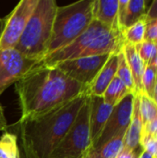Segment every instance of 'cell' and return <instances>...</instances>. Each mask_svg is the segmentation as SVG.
I'll return each mask as SVG.
<instances>
[{"mask_svg":"<svg viewBox=\"0 0 157 158\" xmlns=\"http://www.w3.org/2000/svg\"><path fill=\"white\" fill-rule=\"evenodd\" d=\"M140 99V110L143 119V126L157 118V104L155 100L144 93L138 94Z\"/></svg>","mask_w":157,"mask_h":158,"instance_id":"obj_21","label":"cell"},{"mask_svg":"<svg viewBox=\"0 0 157 158\" xmlns=\"http://www.w3.org/2000/svg\"><path fill=\"white\" fill-rule=\"evenodd\" d=\"M134 97L135 94H129L122 101L113 107L111 115L100 137L93 145L92 149H96L102 146L115 137L125 136L131 121Z\"/></svg>","mask_w":157,"mask_h":158,"instance_id":"obj_10","label":"cell"},{"mask_svg":"<svg viewBox=\"0 0 157 158\" xmlns=\"http://www.w3.org/2000/svg\"><path fill=\"white\" fill-rule=\"evenodd\" d=\"M7 121L6 118L5 117V113H4V109L2 107V106L0 105V131H4L7 128Z\"/></svg>","mask_w":157,"mask_h":158,"instance_id":"obj_31","label":"cell"},{"mask_svg":"<svg viewBox=\"0 0 157 158\" xmlns=\"http://www.w3.org/2000/svg\"><path fill=\"white\" fill-rule=\"evenodd\" d=\"M15 85L21 112L19 120L39 117L81 94H87L85 86L56 67L43 62L29 70Z\"/></svg>","mask_w":157,"mask_h":158,"instance_id":"obj_1","label":"cell"},{"mask_svg":"<svg viewBox=\"0 0 157 158\" xmlns=\"http://www.w3.org/2000/svg\"><path fill=\"white\" fill-rule=\"evenodd\" d=\"M111 55V54H110ZM110 55L93 56L66 60L54 64L68 77L88 88L102 69Z\"/></svg>","mask_w":157,"mask_h":158,"instance_id":"obj_9","label":"cell"},{"mask_svg":"<svg viewBox=\"0 0 157 158\" xmlns=\"http://www.w3.org/2000/svg\"><path fill=\"white\" fill-rule=\"evenodd\" d=\"M92 145L88 95L70 130L48 158H86Z\"/></svg>","mask_w":157,"mask_h":158,"instance_id":"obj_6","label":"cell"},{"mask_svg":"<svg viewBox=\"0 0 157 158\" xmlns=\"http://www.w3.org/2000/svg\"><path fill=\"white\" fill-rule=\"evenodd\" d=\"M145 26H146V20L144 17L143 19L139 20L134 25L124 30L122 33L125 43H129L134 45H138L142 44L144 41Z\"/></svg>","mask_w":157,"mask_h":158,"instance_id":"obj_22","label":"cell"},{"mask_svg":"<svg viewBox=\"0 0 157 158\" xmlns=\"http://www.w3.org/2000/svg\"><path fill=\"white\" fill-rule=\"evenodd\" d=\"M139 158H153L147 152H145V151H143V153H142V155L140 156V157Z\"/></svg>","mask_w":157,"mask_h":158,"instance_id":"obj_33","label":"cell"},{"mask_svg":"<svg viewBox=\"0 0 157 158\" xmlns=\"http://www.w3.org/2000/svg\"><path fill=\"white\" fill-rule=\"evenodd\" d=\"M20 145H21V151H20L19 158H39L35 154V152L32 150L30 143L22 137H20Z\"/></svg>","mask_w":157,"mask_h":158,"instance_id":"obj_27","label":"cell"},{"mask_svg":"<svg viewBox=\"0 0 157 158\" xmlns=\"http://www.w3.org/2000/svg\"><path fill=\"white\" fill-rule=\"evenodd\" d=\"M93 0H81L57 6L46 56L75 41L91 24Z\"/></svg>","mask_w":157,"mask_h":158,"instance_id":"obj_5","label":"cell"},{"mask_svg":"<svg viewBox=\"0 0 157 158\" xmlns=\"http://www.w3.org/2000/svg\"><path fill=\"white\" fill-rule=\"evenodd\" d=\"M141 144L143 151L147 152L153 158H157V137H143Z\"/></svg>","mask_w":157,"mask_h":158,"instance_id":"obj_25","label":"cell"},{"mask_svg":"<svg viewBox=\"0 0 157 158\" xmlns=\"http://www.w3.org/2000/svg\"><path fill=\"white\" fill-rule=\"evenodd\" d=\"M38 1L21 0L6 16L5 29L0 40V50L16 47Z\"/></svg>","mask_w":157,"mask_h":158,"instance_id":"obj_8","label":"cell"},{"mask_svg":"<svg viewBox=\"0 0 157 158\" xmlns=\"http://www.w3.org/2000/svg\"><path fill=\"white\" fill-rule=\"evenodd\" d=\"M157 137V118L146 125L143 126L142 138L143 137Z\"/></svg>","mask_w":157,"mask_h":158,"instance_id":"obj_28","label":"cell"},{"mask_svg":"<svg viewBox=\"0 0 157 158\" xmlns=\"http://www.w3.org/2000/svg\"><path fill=\"white\" fill-rule=\"evenodd\" d=\"M122 52L125 56L126 61L130 69V71L132 73L133 81L135 83V88L137 94L143 93V83L142 79L144 71V65L143 63V60L141 59V56L138 53L137 46L129 43H125L122 47Z\"/></svg>","mask_w":157,"mask_h":158,"instance_id":"obj_16","label":"cell"},{"mask_svg":"<svg viewBox=\"0 0 157 158\" xmlns=\"http://www.w3.org/2000/svg\"><path fill=\"white\" fill-rule=\"evenodd\" d=\"M124 137H115L102 146L92 149L86 158H116L124 147Z\"/></svg>","mask_w":157,"mask_h":158,"instance_id":"obj_17","label":"cell"},{"mask_svg":"<svg viewBox=\"0 0 157 158\" xmlns=\"http://www.w3.org/2000/svg\"><path fill=\"white\" fill-rule=\"evenodd\" d=\"M57 6L55 0H39L15 49L30 59L43 62L47 54Z\"/></svg>","mask_w":157,"mask_h":158,"instance_id":"obj_4","label":"cell"},{"mask_svg":"<svg viewBox=\"0 0 157 158\" xmlns=\"http://www.w3.org/2000/svg\"><path fill=\"white\" fill-rule=\"evenodd\" d=\"M118 14V0H93V19L110 28L119 29Z\"/></svg>","mask_w":157,"mask_h":158,"instance_id":"obj_15","label":"cell"},{"mask_svg":"<svg viewBox=\"0 0 157 158\" xmlns=\"http://www.w3.org/2000/svg\"><path fill=\"white\" fill-rule=\"evenodd\" d=\"M143 152V147H140L135 150H131V149L123 147L121 152L118 155V156L116 158H139Z\"/></svg>","mask_w":157,"mask_h":158,"instance_id":"obj_29","label":"cell"},{"mask_svg":"<svg viewBox=\"0 0 157 158\" xmlns=\"http://www.w3.org/2000/svg\"><path fill=\"white\" fill-rule=\"evenodd\" d=\"M6 21V16L4 17V18L0 17V40H1V37H2V34H3V31H4V29H5Z\"/></svg>","mask_w":157,"mask_h":158,"instance_id":"obj_32","label":"cell"},{"mask_svg":"<svg viewBox=\"0 0 157 158\" xmlns=\"http://www.w3.org/2000/svg\"><path fill=\"white\" fill-rule=\"evenodd\" d=\"M154 100H155V102L157 104V95H155V96L154 97Z\"/></svg>","mask_w":157,"mask_h":158,"instance_id":"obj_35","label":"cell"},{"mask_svg":"<svg viewBox=\"0 0 157 158\" xmlns=\"http://www.w3.org/2000/svg\"><path fill=\"white\" fill-rule=\"evenodd\" d=\"M147 4L144 0H118V22L122 32L145 17L149 9Z\"/></svg>","mask_w":157,"mask_h":158,"instance_id":"obj_12","label":"cell"},{"mask_svg":"<svg viewBox=\"0 0 157 158\" xmlns=\"http://www.w3.org/2000/svg\"><path fill=\"white\" fill-rule=\"evenodd\" d=\"M20 151L18 137L10 132H4L0 138V158H19Z\"/></svg>","mask_w":157,"mask_h":158,"instance_id":"obj_19","label":"cell"},{"mask_svg":"<svg viewBox=\"0 0 157 158\" xmlns=\"http://www.w3.org/2000/svg\"><path fill=\"white\" fill-rule=\"evenodd\" d=\"M125 44L119 29L110 28L93 19L88 28L71 44L47 56L43 64L54 65L58 62L93 56L118 54Z\"/></svg>","mask_w":157,"mask_h":158,"instance_id":"obj_3","label":"cell"},{"mask_svg":"<svg viewBox=\"0 0 157 158\" xmlns=\"http://www.w3.org/2000/svg\"><path fill=\"white\" fill-rule=\"evenodd\" d=\"M112 110L113 106L105 104L103 97L90 96V131L93 145L100 137Z\"/></svg>","mask_w":157,"mask_h":158,"instance_id":"obj_11","label":"cell"},{"mask_svg":"<svg viewBox=\"0 0 157 158\" xmlns=\"http://www.w3.org/2000/svg\"><path fill=\"white\" fill-rule=\"evenodd\" d=\"M157 82V67L155 64L146 66L144 68L142 83L143 90L145 94L154 99L155 96V89Z\"/></svg>","mask_w":157,"mask_h":158,"instance_id":"obj_23","label":"cell"},{"mask_svg":"<svg viewBox=\"0 0 157 158\" xmlns=\"http://www.w3.org/2000/svg\"><path fill=\"white\" fill-rule=\"evenodd\" d=\"M157 95V82H156V85H155V96ZM154 96V97H155Z\"/></svg>","mask_w":157,"mask_h":158,"instance_id":"obj_34","label":"cell"},{"mask_svg":"<svg viewBox=\"0 0 157 158\" xmlns=\"http://www.w3.org/2000/svg\"><path fill=\"white\" fill-rule=\"evenodd\" d=\"M118 54H111L102 69L99 71L93 81L87 88V95L90 96H101L107 86L113 81L117 75L118 70Z\"/></svg>","mask_w":157,"mask_h":158,"instance_id":"obj_13","label":"cell"},{"mask_svg":"<svg viewBox=\"0 0 157 158\" xmlns=\"http://www.w3.org/2000/svg\"><path fill=\"white\" fill-rule=\"evenodd\" d=\"M41 63L26 57L15 48L0 50V96L6 88Z\"/></svg>","mask_w":157,"mask_h":158,"instance_id":"obj_7","label":"cell"},{"mask_svg":"<svg viewBox=\"0 0 157 158\" xmlns=\"http://www.w3.org/2000/svg\"><path fill=\"white\" fill-rule=\"evenodd\" d=\"M157 19V0H155L152 2V4L149 6V9L145 15V20L150 21Z\"/></svg>","mask_w":157,"mask_h":158,"instance_id":"obj_30","label":"cell"},{"mask_svg":"<svg viewBox=\"0 0 157 158\" xmlns=\"http://www.w3.org/2000/svg\"><path fill=\"white\" fill-rule=\"evenodd\" d=\"M117 76L120 79V81L124 83V85L127 87L129 92L133 94H137L135 83L133 81L132 73L130 71V69L126 61L125 56L122 52V50L118 54V70H117Z\"/></svg>","mask_w":157,"mask_h":158,"instance_id":"obj_20","label":"cell"},{"mask_svg":"<svg viewBox=\"0 0 157 158\" xmlns=\"http://www.w3.org/2000/svg\"><path fill=\"white\" fill-rule=\"evenodd\" d=\"M144 41L157 42V19L146 21Z\"/></svg>","mask_w":157,"mask_h":158,"instance_id":"obj_26","label":"cell"},{"mask_svg":"<svg viewBox=\"0 0 157 158\" xmlns=\"http://www.w3.org/2000/svg\"><path fill=\"white\" fill-rule=\"evenodd\" d=\"M136 46L144 67L155 63L157 58V42L143 41Z\"/></svg>","mask_w":157,"mask_h":158,"instance_id":"obj_24","label":"cell"},{"mask_svg":"<svg viewBox=\"0 0 157 158\" xmlns=\"http://www.w3.org/2000/svg\"><path fill=\"white\" fill-rule=\"evenodd\" d=\"M143 132V119L140 110V99L139 94H135L133 103V112L130 124L127 130L124 137V147L131 150L143 147L141 144Z\"/></svg>","mask_w":157,"mask_h":158,"instance_id":"obj_14","label":"cell"},{"mask_svg":"<svg viewBox=\"0 0 157 158\" xmlns=\"http://www.w3.org/2000/svg\"><path fill=\"white\" fill-rule=\"evenodd\" d=\"M130 93L129 92L127 87L116 75V77L113 79V81L110 82V84L105 91L103 94V99L105 104L114 107L120 101H122Z\"/></svg>","mask_w":157,"mask_h":158,"instance_id":"obj_18","label":"cell"},{"mask_svg":"<svg viewBox=\"0 0 157 158\" xmlns=\"http://www.w3.org/2000/svg\"><path fill=\"white\" fill-rule=\"evenodd\" d=\"M88 95L81 94L39 117L19 120V135L39 158H48L73 125Z\"/></svg>","mask_w":157,"mask_h":158,"instance_id":"obj_2","label":"cell"}]
</instances>
